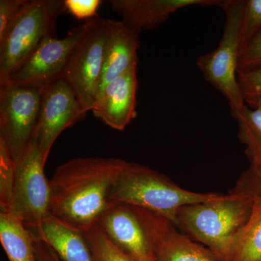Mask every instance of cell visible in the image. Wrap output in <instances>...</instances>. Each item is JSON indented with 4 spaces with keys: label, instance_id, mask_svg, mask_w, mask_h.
<instances>
[{
    "label": "cell",
    "instance_id": "1",
    "mask_svg": "<svg viewBox=\"0 0 261 261\" xmlns=\"http://www.w3.org/2000/svg\"><path fill=\"white\" fill-rule=\"evenodd\" d=\"M126 161L79 158L55 170L49 180V214L86 232L112 203L111 193Z\"/></svg>",
    "mask_w": 261,
    "mask_h": 261
},
{
    "label": "cell",
    "instance_id": "2",
    "mask_svg": "<svg viewBox=\"0 0 261 261\" xmlns=\"http://www.w3.org/2000/svg\"><path fill=\"white\" fill-rule=\"evenodd\" d=\"M253 202L250 193L233 188L214 200L182 206L175 225L208 249L218 260L233 261Z\"/></svg>",
    "mask_w": 261,
    "mask_h": 261
},
{
    "label": "cell",
    "instance_id": "3",
    "mask_svg": "<svg viewBox=\"0 0 261 261\" xmlns=\"http://www.w3.org/2000/svg\"><path fill=\"white\" fill-rule=\"evenodd\" d=\"M219 196L185 190L163 173L126 161L113 185L110 198L113 202L151 211L175 224L176 214L182 206L207 202Z\"/></svg>",
    "mask_w": 261,
    "mask_h": 261
},
{
    "label": "cell",
    "instance_id": "4",
    "mask_svg": "<svg viewBox=\"0 0 261 261\" xmlns=\"http://www.w3.org/2000/svg\"><path fill=\"white\" fill-rule=\"evenodd\" d=\"M219 7L226 20L219 46L199 57L196 65L206 82L226 98L233 116L245 105L237 77L245 0H221Z\"/></svg>",
    "mask_w": 261,
    "mask_h": 261
},
{
    "label": "cell",
    "instance_id": "5",
    "mask_svg": "<svg viewBox=\"0 0 261 261\" xmlns=\"http://www.w3.org/2000/svg\"><path fill=\"white\" fill-rule=\"evenodd\" d=\"M65 10L63 0H29L0 42V86L8 82L43 39L55 37L57 20Z\"/></svg>",
    "mask_w": 261,
    "mask_h": 261
},
{
    "label": "cell",
    "instance_id": "6",
    "mask_svg": "<svg viewBox=\"0 0 261 261\" xmlns=\"http://www.w3.org/2000/svg\"><path fill=\"white\" fill-rule=\"evenodd\" d=\"M84 32L72 49L63 79L71 87L86 113L97 99L102 73L107 19L99 16L84 22Z\"/></svg>",
    "mask_w": 261,
    "mask_h": 261
},
{
    "label": "cell",
    "instance_id": "7",
    "mask_svg": "<svg viewBox=\"0 0 261 261\" xmlns=\"http://www.w3.org/2000/svg\"><path fill=\"white\" fill-rule=\"evenodd\" d=\"M160 215L113 202L97 225L121 251L135 261H156L155 234Z\"/></svg>",
    "mask_w": 261,
    "mask_h": 261
},
{
    "label": "cell",
    "instance_id": "8",
    "mask_svg": "<svg viewBox=\"0 0 261 261\" xmlns=\"http://www.w3.org/2000/svg\"><path fill=\"white\" fill-rule=\"evenodd\" d=\"M14 163L15 181L10 214L20 219L29 230L37 229L49 214L50 188L44 174L45 163L33 141Z\"/></svg>",
    "mask_w": 261,
    "mask_h": 261
},
{
    "label": "cell",
    "instance_id": "9",
    "mask_svg": "<svg viewBox=\"0 0 261 261\" xmlns=\"http://www.w3.org/2000/svg\"><path fill=\"white\" fill-rule=\"evenodd\" d=\"M42 88L0 86V140L13 161L32 143L43 93Z\"/></svg>",
    "mask_w": 261,
    "mask_h": 261
},
{
    "label": "cell",
    "instance_id": "10",
    "mask_svg": "<svg viewBox=\"0 0 261 261\" xmlns=\"http://www.w3.org/2000/svg\"><path fill=\"white\" fill-rule=\"evenodd\" d=\"M84 111L71 87L63 78L43 89L33 142L46 163L51 147L62 132L83 119Z\"/></svg>",
    "mask_w": 261,
    "mask_h": 261
},
{
    "label": "cell",
    "instance_id": "11",
    "mask_svg": "<svg viewBox=\"0 0 261 261\" xmlns=\"http://www.w3.org/2000/svg\"><path fill=\"white\" fill-rule=\"evenodd\" d=\"M84 29V23L70 29L61 39L49 37L43 39L4 85L44 89L63 78L70 53L82 36Z\"/></svg>",
    "mask_w": 261,
    "mask_h": 261
},
{
    "label": "cell",
    "instance_id": "12",
    "mask_svg": "<svg viewBox=\"0 0 261 261\" xmlns=\"http://www.w3.org/2000/svg\"><path fill=\"white\" fill-rule=\"evenodd\" d=\"M137 65L103 89L96 100L94 116L115 130H123L137 116Z\"/></svg>",
    "mask_w": 261,
    "mask_h": 261
},
{
    "label": "cell",
    "instance_id": "13",
    "mask_svg": "<svg viewBox=\"0 0 261 261\" xmlns=\"http://www.w3.org/2000/svg\"><path fill=\"white\" fill-rule=\"evenodd\" d=\"M221 0H113V11L121 16V21L130 30L157 28L173 13L191 6H219Z\"/></svg>",
    "mask_w": 261,
    "mask_h": 261
},
{
    "label": "cell",
    "instance_id": "14",
    "mask_svg": "<svg viewBox=\"0 0 261 261\" xmlns=\"http://www.w3.org/2000/svg\"><path fill=\"white\" fill-rule=\"evenodd\" d=\"M139 45V34L128 29L121 20L107 19L102 70L97 98L110 82L138 64Z\"/></svg>",
    "mask_w": 261,
    "mask_h": 261
},
{
    "label": "cell",
    "instance_id": "15",
    "mask_svg": "<svg viewBox=\"0 0 261 261\" xmlns=\"http://www.w3.org/2000/svg\"><path fill=\"white\" fill-rule=\"evenodd\" d=\"M54 250L61 261H94L84 232L65 224L50 214L34 230H29Z\"/></svg>",
    "mask_w": 261,
    "mask_h": 261
},
{
    "label": "cell",
    "instance_id": "16",
    "mask_svg": "<svg viewBox=\"0 0 261 261\" xmlns=\"http://www.w3.org/2000/svg\"><path fill=\"white\" fill-rule=\"evenodd\" d=\"M156 261H219L212 252L178 231L171 221L159 216L155 234Z\"/></svg>",
    "mask_w": 261,
    "mask_h": 261
},
{
    "label": "cell",
    "instance_id": "17",
    "mask_svg": "<svg viewBox=\"0 0 261 261\" xmlns=\"http://www.w3.org/2000/svg\"><path fill=\"white\" fill-rule=\"evenodd\" d=\"M0 242L9 261H37L34 238L20 219L0 214Z\"/></svg>",
    "mask_w": 261,
    "mask_h": 261
},
{
    "label": "cell",
    "instance_id": "18",
    "mask_svg": "<svg viewBox=\"0 0 261 261\" xmlns=\"http://www.w3.org/2000/svg\"><path fill=\"white\" fill-rule=\"evenodd\" d=\"M232 117L238 122L239 140L245 146L250 167L261 168V106L251 108L245 104Z\"/></svg>",
    "mask_w": 261,
    "mask_h": 261
},
{
    "label": "cell",
    "instance_id": "19",
    "mask_svg": "<svg viewBox=\"0 0 261 261\" xmlns=\"http://www.w3.org/2000/svg\"><path fill=\"white\" fill-rule=\"evenodd\" d=\"M237 190L250 193L254 202L251 216L240 238L233 261H261V193Z\"/></svg>",
    "mask_w": 261,
    "mask_h": 261
},
{
    "label": "cell",
    "instance_id": "20",
    "mask_svg": "<svg viewBox=\"0 0 261 261\" xmlns=\"http://www.w3.org/2000/svg\"><path fill=\"white\" fill-rule=\"evenodd\" d=\"M84 233L94 261H135L116 246L97 224Z\"/></svg>",
    "mask_w": 261,
    "mask_h": 261
},
{
    "label": "cell",
    "instance_id": "21",
    "mask_svg": "<svg viewBox=\"0 0 261 261\" xmlns=\"http://www.w3.org/2000/svg\"><path fill=\"white\" fill-rule=\"evenodd\" d=\"M15 181V163L8 147L0 140V208L10 214Z\"/></svg>",
    "mask_w": 261,
    "mask_h": 261
},
{
    "label": "cell",
    "instance_id": "22",
    "mask_svg": "<svg viewBox=\"0 0 261 261\" xmlns=\"http://www.w3.org/2000/svg\"><path fill=\"white\" fill-rule=\"evenodd\" d=\"M260 32L261 0H245L240 34V53Z\"/></svg>",
    "mask_w": 261,
    "mask_h": 261
},
{
    "label": "cell",
    "instance_id": "23",
    "mask_svg": "<svg viewBox=\"0 0 261 261\" xmlns=\"http://www.w3.org/2000/svg\"><path fill=\"white\" fill-rule=\"evenodd\" d=\"M239 85L245 104L256 108L261 106V66L238 74Z\"/></svg>",
    "mask_w": 261,
    "mask_h": 261
},
{
    "label": "cell",
    "instance_id": "24",
    "mask_svg": "<svg viewBox=\"0 0 261 261\" xmlns=\"http://www.w3.org/2000/svg\"><path fill=\"white\" fill-rule=\"evenodd\" d=\"M29 0H0V42L13 27Z\"/></svg>",
    "mask_w": 261,
    "mask_h": 261
},
{
    "label": "cell",
    "instance_id": "25",
    "mask_svg": "<svg viewBox=\"0 0 261 261\" xmlns=\"http://www.w3.org/2000/svg\"><path fill=\"white\" fill-rule=\"evenodd\" d=\"M261 66V32L244 48L239 56L238 74Z\"/></svg>",
    "mask_w": 261,
    "mask_h": 261
},
{
    "label": "cell",
    "instance_id": "26",
    "mask_svg": "<svg viewBox=\"0 0 261 261\" xmlns=\"http://www.w3.org/2000/svg\"><path fill=\"white\" fill-rule=\"evenodd\" d=\"M102 2L99 0H65V10L75 17L80 19L93 18L97 16L98 8Z\"/></svg>",
    "mask_w": 261,
    "mask_h": 261
},
{
    "label": "cell",
    "instance_id": "27",
    "mask_svg": "<svg viewBox=\"0 0 261 261\" xmlns=\"http://www.w3.org/2000/svg\"><path fill=\"white\" fill-rule=\"evenodd\" d=\"M235 188L261 193V168L250 167L241 175Z\"/></svg>",
    "mask_w": 261,
    "mask_h": 261
},
{
    "label": "cell",
    "instance_id": "28",
    "mask_svg": "<svg viewBox=\"0 0 261 261\" xmlns=\"http://www.w3.org/2000/svg\"><path fill=\"white\" fill-rule=\"evenodd\" d=\"M34 238L37 261H61L54 250L45 242L36 237L34 236Z\"/></svg>",
    "mask_w": 261,
    "mask_h": 261
}]
</instances>
